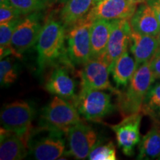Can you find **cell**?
<instances>
[{
	"label": "cell",
	"mask_w": 160,
	"mask_h": 160,
	"mask_svg": "<svg viewBox=\"0 0 160 160\" xmlns=\"http://www.w3.org/2000/svg\"><path fill=\"white\" fill-rule=\"evenodd\" d=\"M156 80L150 62L138 68L123 91H118L117 108L124 117L141 112L146 96Z\"/></svg>",
	"instance_id": "1"
},
{
	"label": "cell",
	"mask_w": 160,
	"mask_h": 160,
	"mask_svg": "<svg viewBox=\"0 0 160 160\" xmlns=\"http://www.w3.org/2000/svg\"><path fill=\"white\" fill-rule=\"evenodd\" d=\"M34 115V108L28 102L18 100L8 104L0 114L2 128L17 133L26 142Z\"/></svg>",
	"instance_id": "7"
},
{
	"label": "cell",
	"mask_w": 160,
	"mask_h": 160,
	"mask_svg": "<svg viewBox=\"0 0 160 160\" xmlns=\"http://www.w3.org/2000/svg\"><path fill=\"white\" fill-rule=\"evenodd\" d=\"M112 22L111 35L103 55L110 70L116 60L128 51L133 32L128 19L113 20Z\"/></svg>",
	"instance_id": "12"
},
{
	"label": "cell",
	"mask_w": 160,
	"mask_h": 160,
	"mask_svg": "<svg viewBox=\"0 0 160 160\" xmlns=\"http://www.w3.org/2000/svg\"><path fill=\"white\" fill-rule=\"evenodd\" d=\"M96 4L94 0H67L59 14L66 29L83 19Z\"/></svg>",
	"instance_id": "19"
},
{
	"label": "cell",
	"mask_w": 160,
	"mask_h": 160,
	"mask_svg": "<svg viewBox=\"0 0 160 160\" xmlns=\"http://www.w3.org/2000/svg\"><path fill=\"white\" fill-rule=\"evenodd\" d=\"M137 159H160V122L153 126L140 141Z\"/></svg>",
	"instance_id": "21"
},
{
	"label": "cell",
	"mask_w": 160,
	"mask_h": 160,
	"mask_svg": "<svg viewBox=\"0 0 160 160\" xmlns=\"http://www.w3.org/2000/svg\"><path fill=\"white\" fill-rule=\"evenodd\" d=\"M21 18L12 20L8 22L0 24V50H1V59L3 58L13 55L20 57L18 53L11 47V39L13 33Z\"/></svg>",
	"instance_id": "22"
},
{
	"label": "cell",
	"mask_w": 160,
	"mask_h": 160,
	"mask_svg": "<svg viewBox=\"0 0 160 160\" xmlns=\"http://www.w3.org/2000/svg\"><path fill=\"white\" fill-rule=\"evenodd\" d=\"M112 21L96 19L91 28V59L102 57L107 48L112 29Z\"/></svg>",
	"instance_id": "18"
},
{
	"label": "cell",
	"mask_w": 160,
	"mask_h": 160,
	"mask_svg": "<svg viewBox=\"0 0 160 160\" xmlns=\"http://www.w3.org/2000/svg\"><path fill=\"white\" fill-rule=\"evenodd\" d=\"M8 2V0H0V4Z\"/></svg>",
	"instance_id": "31"
},
{
	"label": "cell",
	"mask_w": 160,
	"mask_h": 160,
	"mask_svg": "<svg viewBox=\"0 0 160 160\" xmlns=\"http://www.w3.org/2000/svg\"><path fill=\"white\" fill-rule=\"evenodd\" d=\"M137 5L130 0H100L92 8L86 17L92 22L96 19L109 21L130 19Z\"/></svg>",
	"instance_id": "13"
},
{
	"label": "cell",
	"mask_w": 160,
	"mask_h": 160,
	"mask_svg": "<svg viewBox=\"0 0 160 160\" xmlns=\"http://www.w3.org/2000/svg\"><path fill=\"white\" fill-rule=\"evenodd\" d=\"M129 21L132 31L141 34L157 37L160 32L159 20L147 2L139 3Z\"/></svg>",
	"instance_id": "14"
},
{
	"label": "cell",
	"mask_w": 160,
	"mask_h": 160,
	"mask_svg": "<svg viewBox=\"0 0 160 160\" xmlns=\"http://www.w3.org/2000/svg\"><path fill=\"white\" fill-rule=\"evenodd\" d=\"M65 133L62 130L41 125L31 128L27 137L28 155L37 160H55L65 154Z\"/></svg>",
	"instance_id": "2"
},
{
	"label": "cell",
	"mask_w": 160,
	"mask_h": 160,
	"mask_svg": "<svg viewBox=\"0 0 160 160\" xmlns=\"http://www.w3.org/2000/svg\"><path fill=\"white\" fill-rule=\"evenodd\" d=\"M54 0H8V2L18 10L22 15L45 10Z\"/></svg>",
	"instance_id": "24"
},
{
	"label": "cell",
	"mask_w": 160,
	"mask_h": 160,
	"mask_svg": "<svg viewBox=\"0 0 160 160\" xmlns=\"http://www.w3.org/2000/svg\"><path fill=\"white\" fill-rule=\"evenodd\" d=\"M146 2L153 10L160 23V0H147Z\"/></svg>",
	"instance_id": "29"
},
{
	"label": "cell",
	"mask_w": 160,
	"mask_h": 160,
	"mask_svg": "<svg viewBox=\"0 0 160 160\" xmlns=\"http://www.w3.org/2000/svg\"><path fill=\"white\" fill-rule=\"evenodd\" d=\"M159 48L160 41L157 37L132 32L130 51L134 57L138 68L151 61Z\"/></svg>",
	"instance_id": "15"
},
{
	"label": "cell",
	"mask_w": 160,
	"mask_h": 160,
	"mask_svg": "<svg viewBox=\"0 0 160 160\" xmlns=\"http://www.w3.org/2000/svg\"><path fill=\"white\" fill-rule=\"evenodd\" d=\"M141 113L148 116L153 121L160 122V82L152 85L144 100Z\"/></svg>",
	"instance_id": "23"
},
{
	"label": "cell",
	"mask_w": 160,
	"mask_h": 160,
	"mask_svg": "<svg viewBox=\"0 0 160 160\" xmlns=\"http://www.w3.org/2000/svg\"><path fill=\"white\" fill-rule=\"evenodd\" d=\"M94 1H95V2H96V3H97V2H99V1H100V0H94Z\"/></svg>",
	"instance_id": "33"
},
{
	"label": "cell",
	"mask_w": 160,
	"mask_h": 160,
	"mask_svg": "<svg viewBox=\"0 0 160 160\" xmlns=\"http://www.w3.org/2000/svg\"><path fill=\"white\" fill-rule=\"evenodd\" d=\"M93 22L86 16L66 29L67 53L74 65H85L91 59V28Z\"/></svg>",
	"instance_id": "4"
},
{
	"label": "cell",
	"mask_w": 160,
	"mask_h": 160,
	"mask_svg": "<svg viewBox=\"0 0 160 160\" xmlns=\"http://www.w3.org/2000/svg\"><path fill=\"white\" fill-rule=\"evenodd\" d=\"M80 122V114L76 106L58 96H55L41 112V125L60 129L65 133L70 128Z\"/></svg>",
	"instance_id": "6"
},
{
	"label": "cell",
	"mask_w": 160,
	"mask_h": 160,
	"mask_svg": "<svg viewBox=\"0 0 160 160\" xmlns=\"http://www.w3.org/2000/svg\"><path fill=\"white\" fill-rule=\"evenodd\" d=\"M138 68L134 57H132L128 51H125L116 60L110 70L116 88H125L128 85Z\"/></svg>",
	"instance_id": "20"
},
{
	"label": "cell",
	"mask_w": 160,
	"mask_h": 160,
	"mask_svg": "<svg viewBox=\"0 0 160 160\" xmlns=\"http://www.w3.org/2000/svg\"><path fill=\"white\" fill-rule=\"evenodd\" d=\"M130 1L133 2L137 3V4H139L142 2H145L147 1V0H130Z\"/></svg>",
	"instance_id": "30"
},
{
	"label": "cell",
	"mask_w": 160,
	"mask_h": 160,
	"mask_svg": "<svg viewBox=\"0 0 160 160\" xmlns=\"http://www.w3.org/2000/svg\"><path fill=\"white\" fill-rule=\"evenodd\" d=\"M42 11L34 12L22 17L16 28L11 39V47L19 56L37 42L42 25Z\"/></svg>",
	"instance_id": "8"
},
{
	"label": "cell",
	"mask_w": 160,
	"mask_h": 160,
	"mask_svg": "<svg viewBox=\"0 0 160 160\" xmlns=\"http://www.w3.org/2000/svg\"><path fill=\"white\" fill-rule=\"evenodd\" d=\"M73 101L79 114L88 121H100L114 111L111 94L102 90L81 89Z\"/></svg>",
	"instance_id": "5"
},
{
	"label": "cell",
	"mask_w": 160,
	"mask_h": 160,
	"mask_svg": "<svg viewBox=\"0 0 160 160\" xmlns=\"http://www.w3.org/2000/svg\"><path fill=\"white\" fill-rule=\"evenodd\" d=\"M142 116L143 113L139 112L124 117L119 123L109 125L115 133L118 146L128 157L133 156L136 146L141 141L140 125Z\"/></svg>",
	"instance_id": "11"
},
{
	"label": "cell",
	"mask_w": 160,
	"mask_h": 160,
	"mask_svg": "<svg viewBox=\"0 0 160 160\" xmlns=\"http://www.w3.org/2000/svg\"><path fill=\"white\" fill-rule=\"evenodd\" d=\"M20 12L8 2L0 4V24L21 18Z\"/></svg>",
	"instance_id": "27"
},
{
	"label": "cell",
	"mask_w": 160,
	"mask_h": 160,
	"mask_svg": "<svg viewBox=\"0 0 160 160\" xmlns=\"http://www.w3.org/2000/svg\"><path fill=\"white\" fill-rule=\"evenodd\" d=\"M66 28L61 21L50 18L40 31L37 42L38 73L53 65L63 54Z\"/></svg>",
	"instance_id": "3"
},
{
	"label": "cell",
	"mask_w": 160,
	"mask_h": 160,
	"mask_svg": "<svg viewBox=\"0 0 160 160\" xmlns=\"http://www.w3.org/2000/svg\"><path fill=\"white\" fill-rule=\"evenodd\" d=\"M117 151L113 142L104 143L101 140L92 149L88 159L90 160H116Z\"/></svg>",
	"instance_id": "26"
},
{
	"label": "cell",
	"mask_w": 160,
	"mask_h": 160,
	"mask_svg": "<svg viewBox=\"0 0 160 160\" xmlns=\"http://www.w3.org/2000/svg\"><path fill=\"white\" fill-rule=\"evenodd\" d=\"M18 77L17 65L11 57H7L0 62V82L2 87L14 83Z\"/></svg>",
	"instance_id": "25"
},
{
	"label": "cell",
	"mask_w": 160,
	"mask_h": 160,
	"mask_svg": "<svg viewBox=\"0 0 160 160\" xmlns=\"http://www.w3.org/2000/svg\"><path fill=\"white\" fill-rule=\"evenodd\" d=\"M28 155L26 142L17 133L1 128L0 159L20 160Z\"/></svg>",
	"instance_id": "17"
},
{
	"label": "cell",
	"mask_w": 160,
	"mask_h": 160,
	"mask_svg": "<svg viewBox=\"0 0 160 160\" xmlns=\"http://www.w3.org/2000/svg\"><path fill=\"white\" fill-rule=\"evenodd\" d=\"M151 68L156 79H160V48L150 61Z\"/></svg>",
	"instance_id": "28"
},
{
	"label": "cell",
	"mask_w": 160,
	"mask_h": 160,
	"mask_svg": "<svg viewBox=\"0 0 160 160\" xmlns=\"http://www.w3.org/2000/svg\"><path fill=\"white\" fill-rule=\"evenodd\" d=\"M157 38H158V39H159V40L160 41V32H159V33L157 36Z\"/></svg>",
	"instance_id": "32"
},
{
	"label": "cell",
	"mask_w": 160,
	"mask_h": 160,
	"mask_svg": "<svg viewBox=\"0 0 160 160\" xmlns=\"http://www.w3.org/2000/svg\"><path fill=\"white\" fill-rule=\"evenodd\" d=\"M110 73L109 66L103 56L91 59L80 71L82 90H102L117 93L119 89L113 88L110 82Z\"/></svg>",
	"instance_id": "10"
},
{
	"label": "cell",
	"mask_w": 160,
	"mask_h": 160,
	"mask_svg": "<svg viewBox=\"0 0 160 160\" xmlns=\"http://www.w3.org/2000/svg\"><path fill=\"white\" fill-rule=\"evenodd\" d=\"M45 88L50 93L67 100L76 97L75 82L65 68L57 67L52 71L45 84Z\"/></svg>",
	"instance_id": "16"
},
{
	"label": "cell",
	"mask_w": 160,
	"mask_h": 160,
	"mask_svg": "<svg viewBox=\"0 0 160 160\" xmlns=\"http://www.w3.org/2000/svg\"><path fill=\"white\" fill-rule=\"evenodd\" d=\"M66 134L69 150L65 155L77 159H88L92 149L99 142L94 130L82 122L70 128Z\"/></svg>",
	"instance_id": "9"
}]
</instances>
